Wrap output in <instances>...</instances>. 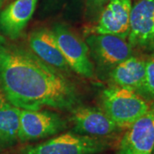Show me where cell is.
Here are the masks:
<instances>
[{"label": "cell", "instance_id": "1", "mask_svg": "<svg viewBox=\"0 0 154 154\" xmlns=\"http://www.w3.org/2000/svg\"><path fill=\"white\" fill-rule=\"evenodd\" d=\"M0 87L9 102L23 110H70L80 105L75 85L33 52L0 43Z\"/></svg>", "mask_w": 154, "mask_h": 154}, {"label": "cell", "instance_id": "2", "mask_svg": "<svg viewBox=\"0 0 154 154\" xmlns=\"http://www.w3.org/2000/svg\"><path fill=\"white\" fill-rule=\"evenodd\" d=\"M101 102L103 110L121 129L129 128L150 107L137 92L116 86L103 91Z\"/></svg>", "mask_w": 154, "mask_h": 154}, {"label": "cell", "instance_id": "3", "mask_svg": "<svg viewBox=\"0 0 154 154\" xmlns=\"http://www.w3.org/2000/svg\"><path fill=\"white\" fill-rule=\"evenodd\" d=\"M109 147L110 144L102 138L68 132L27 146L18 154H99Z\"/></svg>", "mask_w": 154, "mask_h": 154}, {"label": "cell", "instance_id": "4", "mask_svg": "<svg viewBox=\"0 0 154 154\" xmlns=\"http://www.w3.org/2000/svg\"><path fill=\"white\" fill-rule=\"evenodd\" d=\"M67 121L50 110H20L19 142H28L51 137L65 130Z\"/></svg>", "mask_w": 154, "mask_h": 154}, {"label": "cell", "instance_id": "5", "mask_svg": "<svg viewBox=\"0 0 154 154\" xmlns=\"http://www.w3.org/2000/svg\"><path fill=\"white\" fill-rule=\"evenodd\" d=\"M128 39L132 49L154 56V0H140L132 7Z\"/></svg>", "mask_w": 154, "mask_h": 154}, {"label": "cell", "instance_id": "6", "mask_svg": "<svg viewBox=\"0 0 154 154\" xmlns=\"http://www.w3.org/2000/svg\"><path fill=\"white\" fill-rule=\"evenodd\" d=\"M51 31L69 67L82 76L93 78L94 67L87 44L63 25L57 24Z\"/></svg>", "mask_w": 154, "mask_h": 154}, {"label": "cell", "instance_id": "7", "mask_svg": "<svg viewBox=\"0 0 154 154\" xmlns=\"http://www.w3.org/2000/svg\"><path fill=\"white\" fill-rule=\"evenodd\" d=\"M90 57L105 69H112L133 56V49L124 38L110 34H91L86 40Z\"/></svg>", "mask_w": 154, "mask_h": 154}, {"label": "cell", "instance_id": "8", "mask_svg": "<svg viewBox=\"0 0 154 154\" xmlns=\"http://www.w3.org/2000/svg\"><path fill=\"white\" fill-rule=\"evenodd\" d=\"M154 105L127 128L117 148V154H153Z\"/></svg>", "mask_w": 154, "mask_h": 154}, {"label": "cell", "instance_id": "9", "mask_svg": "<svg viewBox=\"0 0 154 154\" xmlns=\"http://www.w3.org/2000/svg\"><path fill=\"white\" fill-rule=\"evenodd\" d=\"M70 112L69 120L73 131L77 134L102 138L121 130L105 111L99 108L78 105Z\"/></svg>", "mask_w": 154, "mask_h": 154}, {"label": "cell", "instance_id": "10", "mask_svg": "<svg viewBox=\"0 0 154 154\" xmlns=\"http://www.w3.org/2000/svg\"><path fill=\"white\" fill-rule=\"evenodd\" d=\"M132 4L130 0H109L91 29L93 34H110L126 39L129 33Z\"/></svg>", "mask_w": 154, "mask_h": 154}, {"label": "cell", "instance_id": "11", "mask_svg": "<svg viewBox=\"0 0 154 154\" xmlns=\"http://www.w3.org/2000/svg\"><path fill=\"white\" fill-rule=\"evenodd\" d=\"M38 0H14L0 12V32L11 39L20 37L33 17Z\"/></svg>", "mask_w": 154, "mask_h": 154}, {"label": "cell", "instance_id": "12", "mask_svg": "<svg viewBox=\"0 0 154 154\" xmlns=\"http://www.w3.org/2000/svg\"><path fill=\"white\" fill-rule=\"evenodd\" d=\"M28 43L33 53L47 64L58 70H67L69 68L51 30L47 28L34 30L29 34Z\"/></svg>", "mask_w": 154, "mask_h": 154}, {"label": "cell", "instance_id": "13", "mask_svg": "<svg viewBox=\"0 0 154 154\" xmlns=\"http://www.w3.org/2000/svg\"><path fill=\"white\" fill-rule=\"evenodd\" d=\"M146 66V60L131 56L110 70V81L116 87L132 89L140 94L145 82Z\"/></svg>", "mask_w": 154, "mask_h": 154}, {"label": "cell", "instance_id": "14", "mask_svg": "<svg viewBox=\"0 0 154 154\" xmlns=\"http://www.w3.org/2000/svg\"><path fill=\"white\" fill-rule=\"evenodd\" d=\"M20 110L0 92V152L19 142Z\"/></svg>", "mask_w": 154, "mask_h": 154}, {"label": "cell", "instance_id": "15", "mask_svg": "<svg viewBox=\"0 0 154 154\" xmlns=\"http://www.w3.org/2000/svg\"><path fill=\"white\" fill-rule=\"evenodd\" d=\"M139 94H142L151 99L154 98V56L146 60L145 82Z\"/></svg>", "mask_w": 154, "mask_h": 154}, {"label": "cell", "instance_id": "16", "mask_svg": "<svg viewBox=\"0 0 154 154\" xmlns=\"http://www.w3.org/2000/svg\"><path fill=\"white\" fill-rule=\"evenodd\" d=\"M109 0H85L86 15L90 21H98L100 13Z\"/></svg>", "mask_w": 154, "mask_h": 154}, {"label": "cell", "instance_id": "17", "mask_svg": "<svg viewBox=\"0 0 154 154\" xmlns=\"http://www.w3.org/2000/svg\"><path fill=\"white\" fill-rule=\"evenodd\" d=\"M7 1H9V0H0V9L4 6V5L5 4Z\"/></svg>", "mask_w": 154, "mask_h": 154}]
</instances>
